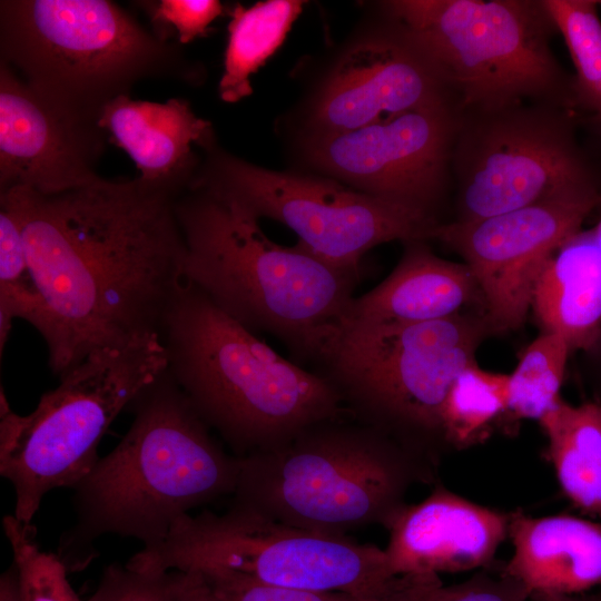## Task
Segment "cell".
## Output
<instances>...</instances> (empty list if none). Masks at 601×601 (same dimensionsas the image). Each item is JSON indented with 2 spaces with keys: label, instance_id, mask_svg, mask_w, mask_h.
<instances>
[{
  "label": "cell",
  "instance_id": "cell-1",
  "mask_svg": "<svg viewBox=\"0 0 601 601\" xmlns=\"http://www.w3.org/2000/svg\"><path fill=\"white\" fill-rule=\"evenodd\" d=\"M19 216L41 299L35 328L59 377L90 353L159 334L185 284L176 196L134 179L56 195L0 193Z\"/></svg>",
  "mask_w": 601,
  "mask_h": 601
},
{
  "label": "cell",
  "instance_id": "cell-2",
  "mask_svg": "<svg viewBox=\"0 0 601 601\" xmlns=\"http://www.w3.org/2000/svg\"><path fill=\"white\" fill-rule=\"evenodd\" d=\"M132 423L72 489L75 524L59 540L69 571L86 568L105 534L159 544L174 522L234 493L239 460L228 454L166 370L128 407Z\"/></svg>",
  "mask_w": 601,
  "mask_h": 601
},
{
  "label": "cell",
  "instance_id": "cell-3",
  "mask_svg": "<svg viewBox=\"0 0 601 601\" xmlns=\"http://www.w3.org/2000/svg\"><path fill=\"white\" fill-rule=\"evenodd\" d=\"M185 282L247 329L280 341L296 363H323L346 323L361 275L298 243L269 239L258 219L203 187L175 200Z\"/></svg>",
  "mask_w": 601,
  "mask_h": 601
},
{
  "label": "cell",
  "instance_id": "cell-4",
  "mask_svg": "<svg viewBox=\"0 0 601 601\" xmlns=\"http://www.w3.org/2000/svg\"><path fill=\"white\" fill-rule=\"evenodd\" d=\"M160 337L168 373L237 457L348 413L325 376L279 355L187 282Z\"/></svg>",
  "mask_w": 601,
  "mask_h": 601
},
{
  "label": "cell",
  "instance_id": "cell-5",
  "mask_svg": "<svg viewBox=\"0 0 601 601\" xmlns=\"http://www.w3.org/2000/svg\"><path fill=\"white\" fill-rule=\"evenodd\" d=\"M238 460L233 503L338 535L374 524L387 529L408 490L435 484L437 475V467L349 412Z\"/></svg>",
  "mask_w": 601,
  "mask_h": 601
},
{
  "label": "cell",
  "instance_id": "cell-6",
  "mask_svg": "<svg viewBox=\"0 0 601 601\" xmlns=\"http://www.w3.org/2000/svg\"><path fill=\"white\" fill-rule=\"evenodd\" d=\"M180 43L109 0H1L0 61L38 92L98 120L138 81L193 82Z\"/></svg>",
  "mask_w": 601,
  "mask_h": 601
},
{
  "label": "cell",
  "instance_id": "cell-7",
  "mask_svg": "<svg viewBox=\"0 0 601 601\" xmlns=\"http://www.w3.org/2000/svg\"><path fill=\"white\" fill-rule=\"evenodd\" d=\"M490 335L481 311L408 325L345 323L315 372L352 416L439 469L451 452L443 430L447 393Z\"/></svg>",
  "mask_w": 601,
  "mask_h": 601
},
{
  "label": "cell",
  "instance_id": "cell-8",
  "mask_svg": "<svg viewBox=\"0 0 601 601\" xmlns=\"http://www.w3.org/2000/svg\"><path fill=\"white\" fill-rule=\"evenodd\" d=\"M383 8L433 62L461 112L528 100L573 107L542 0H392Z\"/></svg>",
  "mask_w": 601,
  "mask_h": 601
},
{
  "label": "cell",
  "instance_id": "cell-9",
  "mask_svg": "<svg viewBox=\"0 0 601 601\" xmlns=\"http://www.w3.org/2000/svg\"><path fill=\"white\" fill-rule=\"evenodd\" d=\"M159 334L90 353L43 393L36 408L16 413L0 392V474L14 491L13 515L31 524L43 496L72 489L99 460L115 418L167 370Z\"/></svg>",
  "mask_w": 601,
  "mask_h": 601
},
{
  "label": "cell",
  "instance_id": "cell-10",
  "mask_svg": "<svg viewBox=\"0 0 601 601\" xmlns=\"http://www.w3.org/2000/svg\"><path fill=\"white\" fill-rule=\"evenodd\" d=\"M128 566L146 571L231 572L280 587L381 601L411 574L393 573L384 549L338 534L306 530L233 503L178 518L157 545L142 548Z\"/></svg>",
  "mask_w": 601,
  "mask_h": 601
},
{
  "label": "cell",
  "instance_id": "cell-11",
  "mask_svg": "<svg viewBox=\"0 0 601 601\" xmlns=\"http://www.w3.org/2000/svg\"><path fill=\"white\" fill-rule=\"evenodd\" d=\"M204 151L190 187L206 188L258 220L265 217L284 224L316 257L358 275L372 248L392 240H427L440 224L437 218L328 177L263 168L217 144Z\"/></svg>",
  "mask_w": 601,
  "mask_h": 601
},
{
  "label": "cell",
  "instance_id": "cell-12",
  "mask_svg": "<svg viewBox=\"0 0 601 601\" xmlns=\"http://www.w3.org/2000/svg\"><path fill=\"white\" fill-rule=\"evenodd\" d=\"M569 111L546 102L460 111L451 160L457 183L455 221L599 193Z\"/></svg>",
  "mask_w": 601,
  "mask_h": 601
},
{
  "label": "cell",
  "instance_id": "cell-13",
  "mask_svg": "<svg viewBox=\"0 0 601 601\" xmlns=\"http://www.w3.org/2000/svg\"><path fill=\"white\" fill-rule=\"evenodd\" d=\"M459 122L456 102L445 100L355 130L306 132L302 154L331 179L436 218Z\"/></svg>",
  "mask_w": 601,
  "mask_h": 601
},
{
  "label": "cell",
  "instance_id": "cell-14",
  "mask_svg": "<svg viewBox=\"0 0 601 601\" xmlns=\"http://www.w3.org/2000/svg\"><path fill=\"white\" fill-rule=\"evenodd\" d=\"M599 193L543 201L471 221L440 223L431 231L457 253L481 289L492 335L518 329L552 254L581 230Z\"/></svg>",
  "mask_w": 601,
  "mask_h": 601
},
{
  "label": "cell",
  "instance_id": "cell-15",
  "mask_svg": "<svg viewBox=\"0 0 601 601\" xmlns=\"http://www.w3.org/2000/svg\"><path fill=\"white\" fill-rule=\"evenodd\" d=\"M107 142L97 119L38 92L0 61V193L90 185L101 178L96 168Z\"/></svg>",
  "mask_w": 601,
  "mask_h": 601
},
{
  "label": "cell",
  "instance_id": "cell-16",
  "mask_svg": "<svg viewBox=\"0 0 601 601\" xmlns=\"http://www.w3.org/2000/svg\"><path fill=\"white\" fill-rule=\"evenodd\" d=\"M445 100L454 99L433 62L392 23L343 52L312 101L306 132L355 130Z\"/></svg>",
  "mask_w": 601,
  "mask_h": 601
},
{
  "label": "cell",
  "instance_id": "cell-17",
  "mask_svg": "<svg viewBox=\"0 0 601 601\" xmlns=\"http://www.w3.org/2000/svg\"><path fill=\"white\" fill-rule=\"evenodd\" d=\"M510 512L474 503L435 483L395 515L384 549L394 574H440L492 566L509 538Z\"/></svg>",
  "mask_w": 601,
  "mask_h": 601
},
{
  "label": "cell",
  "instance_id": "cell-18",
  "mask_svg": "<svg viewBox=\"0 0 601 601\" xmlns=\"http://www.w3.org/2000/svg\"><path fill=\"white\" fill-rule=\"evenodd\" d=\"M98 125L135 161L141 183L176 197L191 186L201 164L193 145L206 150L216 144L211 122L181 98L160 104L119 96L104 107Z\"/></svg>",
  "mask_w": 601,
  "mask_h": 601
},
{
  "label": "cell",
  "instance_id": "cell-19",
  "mask_svg": "<svg viewBox=\"0 0 601 601\" xmlns=\"http://www.w3.org/2000/svg\"><path fill=\"white\" fill-rule=\"evenodd\" d=\"M513 554L502 563L531 601H552L601 585V522L566 514L534 518L510 512Z\"/></svg>",
  "mask_w": 601,
  "mask_h": 601
},
{
  "label": "cell",
  "instance_id": "cell-20",
  "mask_svg": "<svg viewBox=\"0 0 601 601\" xmlns=\"http://www.w3.org/2000/svg\"><path fill=\"white\" fill-rule=\"evenodd\" d=\"M485 314L479 284L464 263L439 257L425 239L404 242L401 259L377 286L355 297L346 323L408 325L469 312Z\"/></svg>",
  "mask_w": 601,
  "mask_h": 601
},
{
  "label": "cell",
  "instance_id": "cell-21",
  "mask_svg": "<svg viewBox=\"0 0 601 601\" xmlns=\"http://www.w3.org/2000/svg\"><path fill=\"white\" fill-rule=\"evenodd\" d=\"M531 309L543 333L562 336L570 351L601 346V249L593 230H580L549 258Z\"/></svg>",
  "mask_w": 601,
  "mask_h": 601
},
{
  "label": "cell",
  "instance_id": "cell-22",
  "mask_svg": "<svg viewBox=\"0 0 601 601\" xmlns=\"http://www.w3.org/2000/svg\"><path fill=\"white\" fill-rule=\"evenodd\" d=\"M545 459L564 495L601 519V401L572 405L563 398L540 421Z\"/></svg>",
  "mask_w": 601,
  "mask_h": 601
},
{
  "label": "cell",
  "instance_id": "cell-23",
  "mask_svg": "<svg viewBox=\"0 0 601 601\" xmlns=\"http://www.w3.org/2000/svg\"><path fill=\"white\" fill-rule=\"evenodd\" d=\"M304 1L268 0L250 7L237 3L230 11L224 72L218 93L234 104L253 92L250 76L280 47Z\"/></svg>",
  "mask_w": 601,
  "mask_h": 601
},
{
  "label": "cell",
  "instance_id": "cell-24",
  "mask_svg": "<svg viewBox=\"0 0 601 601\" xmlns=\"http://www.w3.org/2000/svg\"><path fill=\"white\" fill-rule=\"evenodd\" d=\"M509 374L465 367L453 382L443 408V430L451 452L485 442L503 426L509 404Z\"/></svg>",
  "mask_w": 601,
  "mask_h": 601
},
{
  "label": "cell",
  "instance_id": "cell-25",
  "mask_svg": "<svg viewBox=\"0 0 601 601\" xmlns=\"http://www.w3.org/2000/svg\"><path fill=\"white\" fill-rule=\"evenodd\" d=\"M570 353L565 339L555 333L541 332L525 347L509 374V404L502 427L514 428L521 420L539 422L560 402Z\"/></svg>",
  "mask_w": 601,
  "mask_h": 601
},
{
  "label": "cell",
  "instance_id": "cell-26",
  "mask_svg": "<svg viewBox=\"0 0 601 601\" xmlns=\"http://www.w3.org/2000/svg\"><path fill=\"white\" fill-rule=\"evenodd\" d=\"M571 55L575 75L571 78L573 107L592 115L601 125V20L599 1L542 0Z\"/></svg>",
  "mask_w": 601,
  "mask_h": 601
},
{
  "label": "cell",
  "instance_id": "cell-27",
  "mask_svg": "<svg viewBox=\"0 0 601 601\" xmlns=\"http://www.w3.org/2000/svg\"><path fill=\"white\" fill-rule=\"evenodd\" d=\"M41 299L26 254L22 227L12 206L0 198V354L12 323L20 318L35 326Z\"/></svg>",
  "mask_w": 601,
  "mask_h": 601
},
{
  "label": "cell",
  "instance_id": "cell-28",
  "mask_svg": "<svg viewBox=\"0 0 601 601\" xmlns=\"http://www.w3.org/2000/svg\"><path fill=\"white\" fill-rule=\"evenodd\" d=\"M12 551L21 601H81L68 579V568L58 554L41 550L36 529L14 515L2 520Z\"/></svg>",
  "mask_w": 601,
  "mask_h": 601
},
{
  "label": "cell",
  "instance_id": "cell-29",
  "mask_svg": "<svg viewBox=\"0 0 601 601\" xmlns=\"http://www.w3.org/2000/svg\"><path fill=\"white\" fill-rule=\"evenodd\" d=\"M183 577L181 571H146L110 564L86 601H177Z\"/></svg>",
  "mask_w": 601,
  "mask_h": 601
},
{
  "label": "cell",
  "instance_id": "cell-30",
  "mask_svg": "<svg viewBox=\"0 0 601 601\" xmlns=\"http://www.w3.org/2000/svg\"><path fill=\"white\" fill-rule=\"evenodd\" d=\"M137 4L149 17L151 30L159 38L171 41L176 31L180 45L206 36L208 26L224 13V6L217 0H157Z\"/></svg>",
  "mask_w": 601,
  "mask_h": 601
},
{
  "label": "cell",
  "instance_id": "cell-31",
  "mask_svg": "<svg viewBox=\"0 0 601 601\" xmlns=\"http://www.w3.org/2000/svg\"><path fill=\"white\" fill-rule=\"evenodd\" d=\"M200 574L216 601H365L344 593L268 584L231 572L211 571Z\"/></svg>",
  "mask_w": 601,
  "mask_h": 601
},
{
  "label": "cell",
  "instance_id": "cell-32",
  "mask_svg": "<svg viewBox=\"0 0 601 601\" xmlns=\"http://www.w3.org/2000/svg\"><path fill=\"white\" fill-rule=\"evenodd\" d=\"M425 601H531L526 588L505 573L502 563L477 570L467 580L443 585L440 580L433 584Z\"/></svg>",
  "mask_w": 601,
  "mask_h": 601
},
{
  "label": "cell",
  "instance_id": "cell-33",
  "mask_svg": "<svg viewBox=\"0 0 601 601\" xmlns=\"http://www.w3.org/2000/svg\"><path fill=\"white\" fill-rule=\"evenodd\" d=\"M177 601H216V599L200 573L184 572Z\"/></svg>",
  "mask_w": 601,
  "mask_h": 601
},
{
  "label": "cell",
  "instance_id": "cell-34",
  "mask_svg": "<svg viewBox=\"0 0 601 601\" xmlns=\"http://www.w3.org/2000/svg\"><path fill=\"white\" fill-rule=\"evenodd\" d=\"M439 580L436 574H413L403 589L381 601H425L428 589Z\"/></svg>",
  "mask_w": 601,
  "mask_h": 601
},
{
  "label": "cell",
  "instance_id": "cell-35",
  "mask_svg": "<svg viewBox=\"0 0 601 601\" xmlns=\"http://www.w3.org/2000/svg\"><path fill=\"white\" fill-rule=\"evenodd\" d=\"M0 601H21L18 571L13 563L0 578Z\"/></svg>",
  "mask_w": 601,
  "mask_h": 601
},
{
  "label": "cell",
  "instance_id": "cell-36",
  "mask_svg": "<svg viewBox=\"0 0 601 601\" xmlns=\"http://www.w3.org/2000/svg\"><path fill=\"white\" fill-rule=\"evenodd\" d=\"M588 355L591 356L592 361L595 363L594 364V371H595L594 380L597 382L598 392L601 395V346L597 351L589 353Z\"/></svg>",
  "mask_w": 601,
  "mask_h": 601
},
{
  "label": "cell",
  "instance_id": "cell-37",
  "mask_svg": "<svg viewBox=\"0 0 601 601\" xmlns=\"http://www.w3.org/2000/svg\"><path fill=\"white\" fill-rule=\"evenodd\" d=\"M552 601H601V585L595 590L584 593L582 595L572 598H562Z\"/></svg>",
  "mask_w": 601,
  "mask_h": 601
},
{
  "label": "cell",
  "instance_id": "cell-38",
  "mask_svg": "<svg viewBox=\"0 0 601 601\" xmlns=\"http://www.w3.org/2000/svg\"><path fill=\"white\" fill-rule=\"evenodd\" d=\"M598 246L601 249V217L598 224L592 228Z\"/></svg>",
  "mask_w": 601,
  "mask_h": 601
},
{
  "label": "cell",
  "instance_id": "cell-39",
  "mask_svg": "<svg viewBox=\"0 0 601 601\" xmlns=\"http://www.w3.org/2000/svg\"><path fill=\"white\" fill-rule=\"evenodd\" d=\"M599 4H601V1H599Z\"/></svg>",
  "mask_w": 601,
  "mask_h": 601
}]
</instances>
